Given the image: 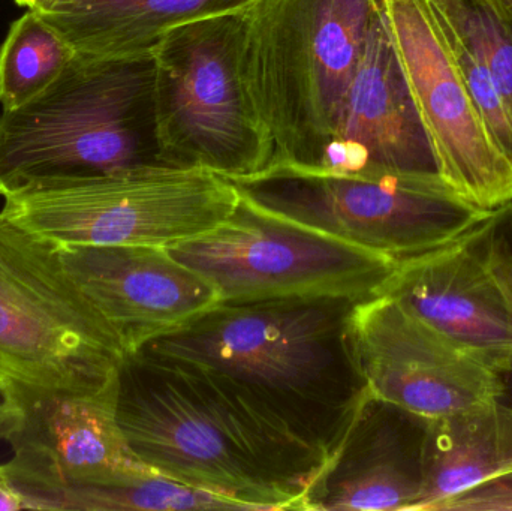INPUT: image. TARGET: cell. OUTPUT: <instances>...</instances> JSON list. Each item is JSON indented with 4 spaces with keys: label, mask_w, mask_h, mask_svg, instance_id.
<instances>
[{
    "label": "cell",
    "mask_w": 512,
    "mask_h": 511,
    "mask_svg": "<svg viewBox=\"0 0 512 511\" xmlns=\"http://www.w3.org/2000/svg\"><path fill=\"white\" fill-rule=\"evenodd\" d=\"M360 302L313 296L219 303L140 351L197 369L328 459L370 392L355 348Z\"/></svg>",
    "instance_id": "obj_1"
},
{
    "label": "cell",
    "mask_w": 512,
    "mask_h": 511,
    "mask_svg": "<svg viewBox=\"0 0 512 511\" xmlns=\"http://www.w3.org/2000/svg\"><path fill=\"white\" fill-rule=\"evenodd\" d=\"M116 414L144 467L249 511L300 509L327 462L197 369L141 351L120 363Z\"/></svg>",
    "instance_id": "obj_2"
},
{
    "label": "cell",
    "mask_w": 512,
    "mask_h": 511,
    "mask_svg": "<svg viewBox=\"0 0 512 511\" xmlns=\"http://www.w3.org/2000/svg\"><path fill=\"white\" fill-rule=\"evenodd\" d=\"M164 167L155 123L153 51L75 53L56 83L0 114V197L29 186Z\"/></svg>",
    "instance_id": "obj_3"
},
{
    "label": "cell",
    "mask_w": 512,
    "mask_h": 511,
    "mask_svg": "<svg viewBox=\"0 0 512 511\" xmlns=\"http://www.w3.org/2000/svg\"><path fill=\"white\" fill-rule=\"evenodd\" d=\"M375 12V0H256L243 11V75L268 167L321 170Z\"/></svg>",
    "instance_id": "obj_4"
},
{
    "label": "cell",
    "mask_w": 512,
    "mask_h": 511,
    "mask_svg": "<svg viewBox=\"0 0 512 511\" xmlns=\"http://www.w3.org/2000/svg\"><path fill=\"white\" fill-rule=\"evenodd\" d=\"M125 350L57 246L0 213V387L18 410L87 395L117 378Z\"/></svg>",
    "instance_id": "obj_5"
},
{
    "label": "cell",
    "mask_w": 512,
    "mask_h": 511,
    "mask_svg": "<svg viewBox=\"0 0 512 511\" xmlns=\"http://www.w3.org/2000/svg\"><path fill=\"white\" fill-rule=\"evenodd\" d=\"M243 11L170 30L153 48L155 123L164 167L225 179L265 170L271 147L242 66Z\"/></svg>",
    "instance_id": "obj_6"
},
{
    "label": "cell",
    "mask_w": 512,
    "mask_h": 511,
    "mask_svg": "<svg viewBox=\"0 0 512 511\" xmlns=\"http://www.w3.org/2000/svg\"><path fill=\"white\" fill-rule=\"evenodd\" d=\"M239 198L210 171L149 167L29 186L6 195L0 213L57 248H168L221 224Z\"/></svg>",
    "instance_id": "obj_7"
},
{
    "label": "cell",
    "mask_w": 512,
    "mask_h": 511,
    "mask_svg": "<svg viewBox=\"0 0 512 511\" xmlns=\"http://www.w3.org/2000/svg\"><path fill=\"white\" fill-rule=\"evenodd\" d=\"M227 180L268 212L396 263L459 239L490 213L447 186L399 176L270 165Z\"/></svg>",
    "instance_id": "obj_8"
},
{
    "label": "cell",
    "mask_w": 512,
    "mask_h": 511,
    "mask_svg": "<svg viewBox=\"0 0 512 511\" xmlns=\"http://www.w3.org/2000/svg\"><path fill=\"white\" fill-rule=\"evenodd\" d=\"M168 251L206 278L225 305L313 296L369 300L381 294L397 266L242 195L221 224Z\"/></svg>",
    "instance_id": "obj_9"
},
{
    "label": "cell",
    "mask_w": 512,
    "mask_h": 511,
    "mask_svg": "<svg viewBox=\"0 0 512 511\" xmlns=\"http://www.w3.org/2000/svg\"><path fill=\"white\" fill-rule=\"evenodd\" d=\"M451 191L480 209L512 201V165L472 104L432 0H375Z\"/></svg>",
    "instance_id": "obj_10"
},
{
    "label": "cell",
    "mask_w": 512,
    "mask_h": 511,
    "mask_svg": "<svg viewBox=\"0 0 512 511\" xmlns=\"http://www.w3.org/2000/svg\"><path fill=\"white\" fill-rule=\"evenodd\" d=\"M117 378L96 393L44 399L20 411L3 474L23 510H62L75 491L110 485L144 467L117 422Z\"/></svg>",
    "instance_id": "obj_11"
},
{
    "label": "cell",
    "mask_w": 512,
    "mask_h": 511,
    "mask_svg": "<svg viewBox=\"0 0 512 511\" xmlns=\"http://www.w3.org/2000/svg\"><path fill=\"white\" fill-rule=\"evenodd\" d=\"M355 348L373 395L432 420L499 401L504 380L388 296L358 303Z\"/></svg>",
    "instance_id": "obj_12"
},
{
    "label": "cell",
    "mask_w": 512,
    "mask_h": 511,
    "mask_svg": "<svg viewBox=\"0 0 512 511\" xmlns=\"http://www.w3.org/2000/svg\"><path fill=\"white\" fill-rule=\"evenodd\" d=\"M321 170L448 188L378 5Z\"/></svg>",
    "instance_id": "obj_13"
},
{
    "label": "cell",
    "mask_w": 512,
    "mask_h": 511,
    "mask_svg": "<svg viewBox=\"0 0 512 511\" xmlns=\"http://www.w3.org/2000/svg\"><path fill=\"white\" fill-rule=\"evenodd\" d=\"M433 420L369 392L301 498L307 511L420 510Z\"/></svg>",
    "instance_id": "obj_14"
},
{
    "label": "cell",
    "mask_w": 512,
    "mask_h": 511,
    "mask_svg": "<svg viewBox=\"0 0 512 511\" xmlns=\"http://www.w3.org/2000/svg\"><path fill=\"white\" fill-rule=\"evenodd\" d=\"M57 249L78 288L116 333L125 356L221 302L206 278L164 246Z\"/></svg>",
    "instance_id": "obj_15"
},
{
    "label": "cell",
    "mask_w": 512,
    "mask_h": 511,
    "mask_svg": "<svg viewBox=\"0 0 512 511\" xmlns=\"http://www.w3.org/2000/svg\"><path fill=\"white\" fill-rule=\"evenodd\" d=\"M379 296L402 303L507 377L512 368V317L481 254L475 225L459 239L399 261Z\"/></svg>",
    "instance_id": "obj_16"
},
{
    "label": "cell",
    "mask_w": 512,
    "mask_h": 511,
    "mask_svg": "<svg viewBox=\"0 0 512 511\" xmlns=\"http://www.w3.org/2000/svg\"><path fill=\"white\" fill-rule=\"evenodd\" d=\"M256 0H50L35 9L77 54L150 53L170 30L213 15L240 12Z\"/></svg>",
    "instance_id": "obj_17"
},
{
    "label": "cell",
    "mask_w": 512,
    "mask_h": 511,
    "mask_svg": "<svg viewBox=\"0 0 512 511\" xmlns=\"http://www.w3.org/2000/svg\"><path fill=\"white\" fill-rule=\"evenodd\" d=\"M512 476V408L496 401L468 413L433 420L429 482L418 511L484 483Z\"/></svg>",
    "instance_id": "obj_18"
},
{
    "label": "cell",
    "mask_w": 512,
    "mask_h": 511,
    "mask_svg": "<svg viewBox=\"0 0 512 511\" xmlns=\"http://www.w3.org/2000/svg\"><path fill=\"white\" fill-rule=\"evenodd\" d=\"M75 51L35 9L9 27L0 47V105L14 111L59 80Z\"/></svg>",
    "instance_id": "obj_19"
},
{
    "label": "cell",
    "mask_w": 512,
    "mask_h": 511,
    "mask_svg": "<svg viewBox=\"0 0 512 511\" xmlns=\"http://www.w3.org/2000/svg\"><path fill=\"white\" fill-rule=\"evenodd\" d=\"M457 35L480 54L512 119V5L507 0H432Z\"/></svg>",
    "instance_id": "obj_20"
},
{
    "label": "cell",
    "mask_w": 512,
    "mask_h": 511,
    "mask_svg": "<svg viewBox=\"0 0 512 511\" xmlns=\"http://www.w3.org/2000/svg\"><path fill=\"white\" fill-rule=\"evenodd\" d=\"M436 12H438L445 33H447L457 68H459L463 83L471 96L472 104L480 116L481 123L492 140L493 146L512 165V119L507 105L490 75L489 68L481 59L480 54L457 35L456 30L445 20L444 15L438 9Z\"/></svg>",
    "instance_id": "obj_21"
},
{
    "label": "cell",
    "mask_w": 512,
    "mask_h": 511,
    "mask_svg": "<svg viewBox=\"0 0 512 511\" xmlns=\"http://www.w3.org/2000/svg\"><path fill=\"white\" fill-rule=\"evenodd\" d=\"M481 254L507 302L512 317V201L493 209L475 225ZM499 402L512 408V368Z\"/></svg>",
    "instance_id": "obj_22"
},
{
    "label": "cell",
    "mask_w": 512,
    "mask_h": 511,
    "mask_svg": "<svg viewBox=\"0 0 512 511\" xmlns=\"http://www.w3.org/2000/svg\"><path fill=\"white\" fill-rule=\"evenodd\" d=\"M18 417H20V410L9 404L2 387H0V441H6L17 423Z\"/></svg>",
    "instance_id": "obj_23"
},
{
    "label": "cell",
    "mask_w": 512,
    "mask_h": 511,
    "mask_svg": "<svg viewBox=\"0 0 512 511\" xmlns=\"http://www.w3.org/2000/svg\"><path fill=\"white\" fill-rule=\"evenodd\" d=\"M0 510H23L21 501L18 500L3 474L2 465H0Z\"/></svg>",
    "instance_id": "obj_24"
},
{
    "label": "cell",
    "mask_w": 512,
    "mask_h": 511,
    "mask_svg": "<svg viewBox=\"0 0 512 511\" xmlns=\"http://www.w3.org/2000/svg\"><path fill=\"white\" fill-rule=\"evenodd\" d=\"M508 3H510V5H512V0H507Z\"/></svg>",
    "instance_id": "obj_25"
}]
</instances>
